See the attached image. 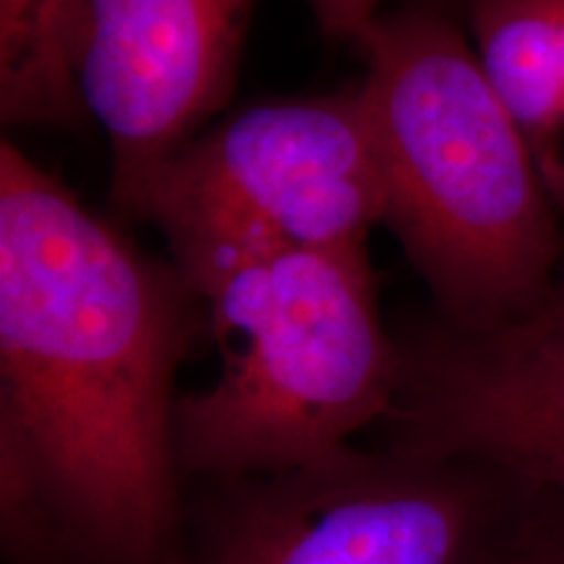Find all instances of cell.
I'll return each mask as SVG.
<instances>
[{
  "label": "cell",
  "mask_w": 564,
  "mask_h": 564,
  "mask_svg": "<svg viewBox=\"0 0 564 564\" xmlns=\"http://www.w3.org/2000/svg\"><path fill=\"white\" fill-rule=\"evenodd\" d=\"M196 295L17 144H0V442L87 564H171L186 512L178 366Z\"/></svg>",
  "instance_id": "6da1fadb"
},
{
  "label": "cell",
  "mask_w": 564,
  "mask_h": 564,
  "mask_svg": "<svg viewBox=\"0 0 564 564\" xmlns=\"http://www.w3.org/2000/svg\"><path fill=\"white\" fill-rule=\"evenodd\" d=\"M356 45L384 167V228L436 319L491 333L539 312L564 267L562 215L465 26L447 11L398 6Z\"/></svg>",
  "instance_id": "7a4b0ae2"
},
{
  "label": "cell",
  "mask_w": 564,
  "mask_h": 564,
  "mask_svg": "<svg viewBox=\"0 0 564 564\" xmlns=\"http://www.w3.org/2000/svg\"><path fill=\"white\" fill-rule=\"evenodd\" d=\"M196 299L223 364L175 405L186 484L312 463L392 413L398 340L379 316L366 249L246 259Z\"/></svg>",
  "instance_id": "3957f363"
},
{
  "label": "cell",
  "mask_w": 564,
  "mask_h": 564,
  "mask_svg": "<svg viewBox=\"0 0 564 564\" xmlns=\"http://www.w3.org/2000/svg\"><path fill=\"white\" fill-rule=\"evenodd\" d=\"M528 481L465 457L345 447L186 484L171 564H499Z\"/></svg>",
  "instance_id": "277c9868"
},
{
  "label": "cell",
  "mask_w": 564,
  "mask_h": 564,
  "mask_svg": "<svg viewBox=\"0 0 564 564\" xmlns=\"http://www.w3.org/2000/svg\"><path fill=\"white\" fill-rule=\"evenodd\" d=\"M384 167L358 87L264 102L196 137L152 181L139 220L183 270L220 253L366 249Z\"/></svg>",
  "instance_id": "5b68a950"
},
{
  "label": "cell",
  "mask_w": 564,
  "mask_h": 564,
  "mask_svg": "<svg viewBox=\"0 0 564 564\" xmlns=\"http://www.w3.org/2000/svg\"><path fill=\"white\" fill-rule=\"evenodd\" d=\"M257 0H74L66 66L108 137L110 202L139 220L152 181L225 108Z\"/></svg>",
  "instance_id": "8992f818"
},
{
  "label": "cell",
  "mask_w": 564,
  "mask_h": 564,
  "mask_svg": "<svg viewBox=\"0 0 564 564\" xmlns=\"http://www.w3.org/2000/svg\"><path fill=\"white\" fill-rule=\"evenodd\" d=\"M394 340L390 449L465 457L564 491L562 291L491 333H460L432 314Z\"/></svg>",
  "instance_id": "52a82bcc"
},
{
  "label": "cell",
  "mask_w": 564,
  "mask_h": 564,
  "mask_svg": "<svg viewBox=\"0 0 564 564\" xmlns=\"http://www.w3.org/2000/svg\"><path fill=\"white\" fill-rule=\"evenodd\" d=\"M465 32L564 215V0H470Z\"/></svg>",
  "instance_id": "ba28073f"
},
{
  "label": "cell",
  "mask_w": 564,
  "mask_h": 564,
  "mask_svg": "<svg viewBox=\"0 0 564 564\" xmlns=\"http://www.w3.org/2000/svg\"><path fill=\"white\" fill-rule=\"evenodd\" d=\"M74 0H0V116L11 126H63L84 118L66 66Z\"/></svg>",
  "instance_id": "9c48e42d"
},
{
  "label": "cell",
  "mask_w": 564,
  "mask_h": 564,
  "mask_svg": "<svg viewBox=\"0 0 564 564\" xmlns=\"http://www.w3.org/2000/svg\"><path fill=\"white\" fill-rule=\"evenodd\" d=\"M499 564H564V491L528 481Z\"/></svg>",
  "instance_id": "30bf717a"
},
{
  "label": "cell",
  "mask_w": 564,
  "mask_h": 564,
  "mask_svg": "<svg viewBox=\"0 0 564 564\" xmlns=\"http://www.w3.org/2000/svg\"><path fill=\"white\" fill-rule=\"evenodd\" d=\"M384 0H306L319 30L327 37L358 42L373 17L382 11Z\"/></svg>",
  "instance_id": "8fae6325"
},
{
  "label": "cell",
  "mask_w": 564,
  "mask_h": 564,
  "mask_svg": "<svg viewBox=\"0 0 564 564\" xmlns=\"http://www.w3.org/2000/svg\"><path fill=\"white\" fill-rule=\"evenodd\" d=\"M470 0H400V6H429V9H440V11H447L453 13L455 11H465V6H468Z\"/></svg>",
  "instance_id": "7c38bea8"
},
{
  "label": "cell",
  "mask_w": 564,
  "mask_h": 564,
  "mask_svg": "<svg viewBox=\"0 0 564 564\" xmlns=\"http://www.w3.org/2000/svg\"><path fill=\"white\" fill-rule=\"evenodd\" d=\"M556 291H562L564 293V267H562V272H560V280H556Z\"/></svg>",
  "instance_id": "4fadbf2b"
}]
</instances>
